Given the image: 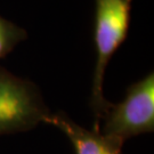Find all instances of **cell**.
Wrapping results in <instances>:
<instances>
[{
    "label": "cell",
    "instance_id": "cell-1",
    "mask_svg": "<svg viewBox=\"0 0 154 154\" xmlns=\"http://www.w3.org/2000/svg\"><path fill=\"white\" fill-rule=\"evenodd\" d=\"M134 0H95L94 42L96 62L94 67L90 105L95 122L94 130L100 129V119L110 104L103 93L106 67L127 38Z\"/></svg>",
    "mask_w": 154,
    "mask_h": 154
},
{
    "label": "cell",
    "instance_id": "cell-2",
    "mask_svg": "<svg viewBox=\"0 0 154 154\" xmlns=\"http://www.w3.org/2000/svg\"><path fill=\"white\" fill-rule=\"evenodd\" d=\"M50 114L39 88L0 66V136L28 131Z\"/></svg>",
    "mask_w": 154,
    "mask_h": 154
},
{
    "label": "cell",
    "instance_id": "cell-3",
    "mask_svg": "<svg viewBox=\"0 0 154 154\" xmlns=\"http://www.w3.org/2000/svg\"><path fill=\"white\" fill-rule=\"evenodd\" d=\"M100 121L99 131L125 142L140 134L154 130V74L131 83L126 91L125 99L110 103Z\"/></svg>",
    "mask_w": 154,
    "mask_h": 154
},
{
    "label": "cell",
    "instance_id": "cell-4",
    "mask_svg": "<svg viewBox=\"0 0 154 154\" xmlns=\"http://www.w3.org/2000/svg\"><path fill=\"white\" fill-rule=\"evenodd\" d=\"M44 123L58 128L73 145L75 154H123L120 139L105 136L98 130H88L71 120L63 112L51 113Z\"/></svg>",
    "mask_w": 154,
    "mask_h": 154
},
{
    "label": "cell",
    "instance_id": "cell-5",
    "mask_svg": "<svg viewBox=\"0 0 154 154\" xmlns=\"http://www.w3.org/2000/svg\"><path fill=\"white\" fill-rule=\"evenodd\" d=\"M25 39L28 32L24 29L0 16V61Z\"/></svg>",
    "mask_w": 154,
    "mask_h": 154
}]
</instances>
